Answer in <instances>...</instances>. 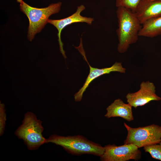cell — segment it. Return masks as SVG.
Masks as SVG:
<instances>
[{"instance_id": "obj_1", "label": "cell", "mask_w": 161, "mask_h": 161, "mask_svg": "<svg viewBox=\"0 0 161 161\" xmlns=\"http://www.w3.org/2000/svg\"><path fill=\"white\" fill-rule=\"evenodd\" d=\"M116 14L119 41L117 49L119 53H123L127 51L130 45L137 41L142 25L134 13L129 9L117 7Z\"/></svg>"}, {"instance_id": "obj_2", "label": "cell", "mask_w": 161, "mask_h": 161, "mask_svg": "<svg viewBox=\"0 0 161 161\" xmlns=\"http://www.w3.org/2000/svg\"><path fill=\"white\" fill-rule=\"evenodd\" d=\"M48 143L60 146L74 155L91 154L100 157L104 151V147L81 135L63 136L53 134L46 139V143Z\"/></svg>"}, {"instance_id": "obj_3", "label": "cell", "mask_w": 161, "mask_h": 161, "mask_svg": "<svg viewBox=\"0 0 161 161\" xmlns=\"http://www.w3.org/2000/svg\"><path fill=\"white\" fill-rule=\"evenodd\" d=\"M42 123L33 113L27 112L21 124L15 131V135L24 141L30 150H36L46 143V139L42 135L44 128Z\"/></svg>"}, {"instance_id": "obj_4", "label": "cell", "mask_w": 161, "mask_h": 161, "mask_svg": "<svg viewBox=\"0 0 161 161\" xmlns=\"http://www.w3.org/2000/svg\"><path fill=\"white\" fill-rule=\"evenodd\" d=\"M61 4V2H59L39 8L32 7L24 2L20 4V10L29 20L27 38L29 40H32L36 34L40 32L48 23L50 16L59 12Z\"/></svg>"}, {"instance_id": "obj_5", "label": "cell", "mask_w": 161, "mask_h": 161, "mask_svg": "<svg viewBox=\"0 0 161 161\" xmlns=\"http://www.w3.org/2000/svg\"><path fill=\"white\" fill-rule=\"evenodd\" d=\"M127 134L124 143L133 144L139 148L159 143L161 140V126L155 124L136 128L126 123Z\"/></svg>"}, {"instance_id": "obj_6", "label": "cell", "mask_w": 161, "mask_h": 161, "mask_svg": "<svg viewBox=\"0 0 161 161\" xmlns=\"http://www.w3.org/2000/svg\"><path fill=\"white\" fill-rule=\"evenodd\" d=\"M104 151L100 157L103 161H126L140 160L141 153L139 148L133 144H124L117 146L108 145L104 147Z\"/></svg>"}, {"instance_id": "obj_7", "label": "cell", "mask_w": 161, "mask_h": 161, "mask_svg": "<svg viewBox=\"0 0 161 161\" xmlns=\"http://www.w3.org/2000/svg\"><path fill=\"white\" fill-rule=\"evenodd\" d=\"M75 48L78 50L89 67V73L83 86L74 95L75 100L76 102H79L81 100L83 94L86 89L91 82L97 78L104 74H109L112 72H117L122 73H125L126 72V69L123 66L121 62H116L111 67L101 69L92 67L89 64L86 57L83 47L82 38H81L79 46Z\"/></svg>"}, {"instance_id": "obj_8", "label": "cell", "mask_w": 161, "mask_h": 161, "mask_svg": "<svg viewBox=\"0 0 161 161\" xmlns=\"http://www.w3.org/2000/svg\"><path fill=\"white\" fill-rule=\"evenodd\" d=\"M155 86L153 83L149 81L142 82L137 91L129 93L126 96L127 101L132 107L136 108L149 103L151 101H159L161 98L156 93Z\"/></svg>"}, {"instance_id": "obj_9", "label": "cell", "mask_w": 161, "mask_h": 161, "mask_svg": "<svg viewBox=\"0 0 161 161\" xmlns=\"http://www.w3.org/2000/svg\"><path fill=\"white\" fill-rule=\"evenodd\" d=\"M85 9V6L81 4L77 7V10L74 13L66 18L58 20L49 19L48 23L54 26L58 30V36L60 46V50L65 58H66L63 49V44L61 39V33L63 29L68 25L72 24L78 22H85L91 25L94 21L93 18L82 16L81 12Z\"/></svg>"}, {"instance_id": "obj_10", "label": "cell", "mask_w": 161, "mask_h": 161, "mask_svg": "<svg viewBox=\"0 0 161 161\" xmlns=\"http://www.w3.org/2000/svg\"><path fill=\"white\" fill-rule=\"evenodd\" d=\"M134 13L142 25L150 19L161 16V0H141Z\"/></svg>"}, {"instance_id": "obj_11", "label": "cell", "mask_w": 161, "mask_h": 161, "mask_svg": "<svg viewBox=\"0 0 161 161\" xmlns=\"http://www.w3.org/2000/svg\"><path fill=\"white\" fill-rule=\"evenodd\" d=\"M129 103L126 104L120 99H116L106 108L104 116L107 118L121 117L129 122L134 119L132 108Z\"/></svg>"}, {"instance_id": "obj_12", "label": "cell", "mask_w": 161, "mask_h": 161, "mask_svg": "<svg viewBox=\"0 0 161 161\" xmlns=\"http://www.w3.org/2000/svg\"><path fill=\"white\" fill-rule=\"evenodd\" d=\"M161 34V16L150 19L142 24L139 36L153 38Z\"/></svg>"}, {"instance_id": "obj_13", "label": "cell", "mask_w": 161, "mask_h": 161, "mask_svg": "<svg viewBox=\"0 0 161 161\" xmlns=\"http://www.w3.org/2000/svg\"><path fill=\"white\" fill-rule=\"evenodd\" d=\"M143 149L145 152L149 153L153 158L161 161V140L158 143L145 146Z\"/></svg>"}, {"instance_id": "obj_14", "label": "cell", "mask_w": 161, "mask_h": 161, "mask_svg": "<svg viewBox=\"0 0 161 161\" xmlns=\"http://www.w3.org/2000/svg\"><path fill=\"white\" fill-rule=\"evenodd\" d=\"M141 0H116V6L117 7H123L134 12Z\"/></svg>"}, {"instance_id": "obj_15", "label": "cell", "mask_w": 161, "mask_h": 161, "mask_svg": "<svg viewBox=\"0 0 161 161\" xmlns=\"http://www.w3.org/2000/svg\"><path fill=\"white\" fill-rule=\"evenodd\" d=\"M6 120V115L5 113L4 105L1 104L0 108V136H1L4 133L5 129V122Z\"/></svg>"}, {"instance_id": "obj_16", "label": "cell", "mask_w": 161, "mask_h": 161, "mask_svg": "<svg viewBox=\"0 0 161 161\" xmlns=\"http://www.w3.org/2000/svg\"><path fill=\"white\" fill-rule=\"evenodd\" d=\"M17 2H19L20 4H22L23 2V1L22 0H16Z\"/></svg>"}, {"instance_id": "obj_17", "label": "cell", "mask_w": 161, "mask_h": 161, "mask_svg": "<svg viewBox=\"0 0 161 161\" xmlns=\"http://www.w3.org/2000/svg\"><path fill=\"white\" fill-rule=\"evenodd\" d=\"M146 0V1H153V0Z\"/></svg>"}]
</instances>
